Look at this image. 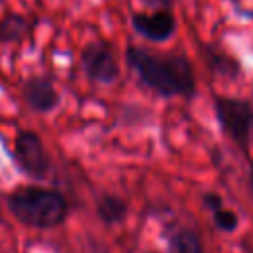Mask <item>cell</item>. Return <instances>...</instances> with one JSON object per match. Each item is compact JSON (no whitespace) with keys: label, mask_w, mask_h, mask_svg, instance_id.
<instances>
[{"label":"cell","mask_w":253,"mask_h":253,"mask_svg":"<svg viewBox=\"0 0 253 253\" xmlns=\"http://www.w3.org/2000/svg\"><path fill=\"white\" fill-rule=\"evenodd\" d=\"M202 57H204L206 65L210 67V71L215 73V75H219V77L235 79V77L241 73L239 61H235L229 53H225V51H223L221 47H217V45H211V43L202 45Z\"/></svg>","instance_id":"9"},{"label":"cell","mask_w":253,"mask_h":253,"mask_svg":"<svg viewBox=\"0 0 253 253\" xmlns=\"http://www.w3.org/2000/svg\"><path fill=\"white\" fill-rule=\"evenodd\" d=\"M166 253H206L202 237L192 227H178L166 237Z\"/></svg>","instance_id":"10"},{"label":"cell","mask_w":253,"mask_h":253,"mask_svg":"<svg viewBox=\"0 0 253 253\" xmlns=\"http://www.w3.org/2000/svg\"><path fill=\"white\" fill-rule=\"evenodd\" d=\"M132 30L148 40V42H166L170 40L178 30V20L170 8L160 10H140L130 16Z\"/></svg>","instance_id":"6"},{"label":"cell","mask_w":253,"mask_h":253,"mask_svg":"<svg viewBox=\"0 0 253 253\" xmlns=\"http://www.w3.org/2000/svg\"><path fill=\"white\" fill-rule=\"evenodd\" d=\"M95 213L109 227L121 225L128 217V202L115 192H101L95 198Z\"/></svg>","instance_id":"8"},{"label":"cell","mask_w":253,"mask_h":253,"mask_svg":"<svg viewBox=\"0 0 253 253\" xmlns=\"http://www.w3.org/2000/svg\"><path fill=\"white\" fill-rule=\"evenodd\" d=\"M142 4V8L148 10H160V8H172L174 0H138Z\"/></svg>","instance_id":"14"},{"label":"cell","mask_w":253,"mask_h":253,"mask_svg":"<svg viewBox=\"0 0 253 253\" xmlns=\"http://www.w3.org/2000/svg\"><path fill=\"white\" fill-rule=\"evenodd\" d=\"M125 61L138 83L162 99H194L198 79L184 53H154L140 45L125 49Z\"/></svg>","instance_id":"1"},{"label":"cell","mask_w":253,"mask_h":253,"mask_svg":"<svg viewBox=\"0 0 253 253\" xmlns=\"http://www.w3.org/2000/svg\"><path fill=\"white\" fill-rule=\"evenodd\" d=\"M213 113L219 128L241 150H249L253 144V107L249 101L229 95L213 97Z\"/></svg>","instance_id":"3"},{"label":"cell","mask_w":253,"mask_h":253,"mask_svg":"<svg viewBox=\"0 0 253 253\" xmlns=\"http://www.w3.org/2000/svg\"><path fill=\"white\" fill-rule=\"evenodd\" d=\"M211 219H213V225L217 231H223V233H233L237 227H239V215L229 210V208H219L211 213Z\"/></svg>","instance_id":"12"},{"label":"cell","mask_w":253,"mask_h":253,"mask_svg":"<svg viewBox=\"0 0 253 253\" xmlns=\"http://www.w3.org/2000/svg\"><path fill=\"white\" fill-rule=\"evenodd\" d=\"M14 158L18 162V168L32 180H43L51 172L49 152L40 134L34 130H20L16 134Z\"/></svg>","instance_id":"5"},{"label":"cell","mask_w":253,"mask_h":253,"mask_svg":"<svg viewBox=\"0 0 253 253\" xmlns=\"http://www.w3.org/2000/svg\"><path fill=\"white\" fill-rule=\"evenodd\" d=\"M247 190H249V196L253 200V164L249 166V172H247Z\"/></svg>","instance_id":"15"},{"label":"cell","mask_w":253,"mask_h":253,"mask_svg":"<svg viewBox=\"0 0 253 253\" xmlns=\"http://www.w3.org/2000/svg\"><path fill=\"white\" fill-rule=\"evenodd\" d=\"M22 95L28 107L36 113H51L59 105V93L55 85L43 75L28 77L22 85Z\"/></svg>","instance_id":"7"},{"label":"cell","mask_w":253,"mask_h":253,"mask_svg":"<svg viewBox=\"0 0 253 253\" xmlns=\"http://www.w3.org/2000/svg\"><path fill=\"white\" fill-rule=\"evenodd\" d=\"M10 213L26 227L53 229L61 225L69 215L67 198L53 188L43 186H20L6 196Z\"/></svg>","instance_id":"2"},{"label":"cell","mask_w":253,"mask_h":253,"mask_svg":"<svg viewBox=\"0 0 253 253\" xmlns=\"http://www.w3.org/2000/svg\"><path fill=\"white\" fill-rule=\"evenodd\" d=\"M28 20L20 14H8L0 22V40L2 42H20L28 34Z\"/></svg>","instance_id":"11"},{"label":"cell","mask_w":253,"mask_h":253,"mask_svg":"<svg viewBox=\"0 0 253 253\" xmlns=\"http://www.w3.org/2000/svg\"><path fill=\"white\" fill-rule=\"evenodd\" d=\"M202 206H204L210 213H213L215 210L223 208L225 202H223V196L217 194V192H204V194H202Z\"/></svg>","instance_id":"13"},{"label":"cell","mask_w":253,"mask_h":253,"mask_svg":"<svg viewBox=\"0 0 253 253\" xmlns=\"http://www.w3.org/2000/svg\"><path fill=\"white\" fill-rule=\"evenodd\" d=\"M79 63L85 77L95 85H113L121 75L119 57L107 40L89 42L79 53Z\"/></svg>","instance_id":"4"}]
</instances>
